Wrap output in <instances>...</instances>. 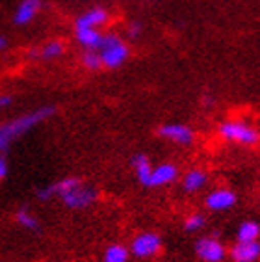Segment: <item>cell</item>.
Masks as SVG:
<instances>
[{
    "label": "cell",
    "instance_id": "6da1fadb",
    "mask_svg": "<svg viewBox=\"0 0 260 262\" xmlns=\"http://www.w3.org/2000/svg\"><path fill=\"white\" fill-rule=\"evenodd\" d=\"M52 197L61 199L65 207L71 210H84L99 199V192L78 177H63L61 181L37 190L39 201H49Z\"/></svg>",
    "mask_w": 260,
    "mask_h": 262
},
{
    "label": "cell",
    "instance_id": "7a4b0ae2",
    "mask_svg": "<svg viewBox=\"0 0 260 262\" xmlns=\"http://www.w3.org/2000/svg\"><path fill=\"white\" fill-rule=\"evenodd\" d=\"M56 110H58L56 106H41V108L28 112L25 116L2 123V125H0V151L6 152L8 147H10L17 138L25 136L26 132H30L32 128H35V126L41 125L43 121L50 119V117L56 114Z\"/></svg>",
    "mask_w": 260,
    "mask_h": 262
},
{
    "label": "cell",
    "instance_id": "3957f363",
    "mask_svg": "<svg viewBox=\"0 0 260 262\" xmlns=\"http://www.w3.org/2000/svg\"><path fill=\"white\" fill-rule=\"evenodd\" d=\"M99 58L106 69H119L126 63L130 56V47L121 35L106 34L102 35V43L99 47Z\"/></svg>",
    "mask_w": 260,
    "mask_h": 262
},
{
    "label": "cell",
    "instance_id": "277c9868",
    "mask_svg": "<svg viewBox=\"0 0 260 262\" xmlns=\"http://www.w3.org/2000/svg\"><path fill=\"white\" fill-rule=\"evenodd\" d=\"M218 134H220L221 140L247 147L256 145L260 140L258 128L253 126L251 123L244 121V119H227V121L220 123Z\"/></svg>",
    "mask_w": 260,
    "mask_h": 262
},
{
    "label": "cell",
    "instance_id": "5b68a950",
    "mask_svg": "<svg viewBox=\"0 0 260 262\" xmlns=\"http://www.w3.org/2000/svg\"><path fill=\"white\" fill-rule=\"evenodd\" d=\"M162 249V236L155 231H143L136 234L128 251L136 258H153Z\"/></svg>",
    "mask_w": 260,
    "mask_h": 262
},
{
    "label": "cell",
    "instance_id": "8992f818",
    "mask_svg": "<svg viewBox=\"0 0 260 262\" xmlns=\"http://www.w3.org/2000/svg\"><path fill=\"white\" fill-rule=\"evenodd\" d=\"M193 249L203 262H223L229 255L225 244L215 236H201L195 242Z\"/></svg>",
    "mask_w": 260,
    "mask_h": 262
},
{
    "label": "cell",
    "instance_id": "52a82bcc",
    "mask_svg": "<svg viewBox=\"0 0 260 262\" xmlns=\"http://www.w3.org/2000/svg\"><path fill=\"white\" fill-rule=\"evenodd\" d=\"M158 136L180 147H188L195 141V132L186 123H165L158 128Z\"/></svg>",
    "mask_w": 260,
    "mask_h": 262
},
{
    "label": "cell",
    "instance_id": "ba28073f",
    "mask_svg": "<svg viewBox=\"0 0 260 262\" xmlns=\"http://www.w3.org/2000/svg\"><path fill=\"white\" fill-rule=\"evenodd\" d=\"M236 203H238V195L230 188H214L205 197V207L212 212H227L234 208Z\"/></svg>",
    "mask_w": 260,
    "mask_h": 262
},
{
    "label": "cell",
    "instance_id": "9c48e42d",
    "mask_svg": "<svg viewBox=\"0 0 260 262\" xmlns=\"http://www.w3.org/2000/svg\"><path fill=\"white\" fill-rule=\"evenodd\" d=\"M179 177H180V171H179V167H177V164H173V162H162L158 166H153L147 188L169 186V184H173Z\"/></svg>",
    "mask_w": 260,
    "mask_h": 262
},
{
    "label": "cell",
    "instance_id": "30bf717a",
    "mask_svg": "<svg viewBox=\"0 0 260 262\" xmlns=\"http://www.w3.org/2000/svg\"><path fill=\"white\" fill-rule=\"evenodd\" d=\"M43 8V0H20L13 13V23L15 26H28L34 23V19L39 15Z\"/></svg>",
    "mask_w": 260,
    "mask_h": 262
},
{
    "label": "cell",
    "instance_id": "8fae6325",
    "mask_svg": "<svg viewBox=\"0 0 260 262\" xmlns=\"http://www.w3.org/2000/svg\"><path fill=\"white\" fill-rule=\"evenodd\" d=\"M110 20V13L104 8H90L88 11H84L82 15H78L75 19V28H99L104 26Z\"/></svg>",
    "mask_w": 260,
    "mask_h": 262
},
{
    "label": "cell",
    "instance_id": "7c38bea8",
    "mask_svg": "<svg viewBox=\"0 0 260 262\" xmlns=\"http://www.w3.org/2000/svg\"><path fill=\"white\" fill-rule=\"evenodd\" d=\"M229 257L232 262H256L260 257V244L256 242H236L230 247Z\"/></svg>",
    "mask_w": 260,
    "mask_h": 262
},
{
    "label": "cell",
    "instance_id": "4fadbf2b",
    "mask_svg": "<svg viewBox=\"0 0 260 262\" xmlns=\"http://www.w3.org/2000/svg\"><path fill=\"white\" fill-rule=\"evenodd\" d=\"M206 184H208V173L205 169H199V167L186 171L184 177H182V188H184L186 193L201 192Z\"/></svg>",
    "mask_w": 260,
    "mask_h": 262
},
{
    "label": "cell",
    "instance_id": "5bb4252c",
    "mask_svg": "<svg viewBox=\"0 0 260 262\" xmlns=\"http://www.w3.org/2000/svg\"><path fill=\"white\" fill-rule=\"evenodd\" d=\"M76 41L84 47L85 51H99L102 43V35L99 28H76Z\"/></svg>",
    "mask_w": 260,
    "mask_h": 262
},
{
    "label": "cell",
    "instance_id": "9a60e30c",
    "mask_svg": "<svg viewBox=\"0 0 260 262\" xmlns=\"http://www.w3.org/2000/svg\"><path fill=\"white\" fill-rule=\"evenodd\" d=\"M132 169H134L136 177H138V181L147 186L149 184V177H150V171H153V162L147 155L143 152H138L132 157Z\"/></svg>",
    "mask_w": 260,
    "mask_h": 262
},
{
    "label": "cell",
    "instance_id": "2e32d148",
    "mask_svg": "<svg viewBox=\"0 0 260 262\" xmlns=\"http://www.w3.org/2000/svg\"><path fill=\"white\" fill-rule=\"evenodd\" d=\"M260 236V225L255 220H245L238 225L236 242H256Z\"/></svg>",
    "mask_w": 260,
    "mask_h": 262
},
{
    "label": "cell",
    "instance_id": "e0dca14e",
    "mask_svg": "<svg viewBox=\"0 0 260 262\" xmlns=\"http://www.w3.org/2000/svg\"><path fill=\"white\" fill-rule=\"evenodd\" d=\"M65 52V43L60 39H50L45 45L39 47V60H58Z\"/></svg>",
    "mask_w": 260,
    "mask_h": 262
},
{
    "label": "cell",
    "instance_id": "ac0fdd59",
    "mask_svg": "<svg viewBox=\"0 0 260 262\" xmlns=\"http://www.w3.org/2000/svg\"><path fill=\"white\" fill-rule=\"evenodd\" d=\"M130 251L123 244H110L102 253V262H128Z\"/></svg>",
    "mask_w": 260,
    "mask_h": 262
},
{
    "label": "cell",
    "instance_id": "d6986e66",
    "mask_svg": "<svg viewBox=\"0 0 260 262\" xmlns=\"http://www.w3.org/2000/svg\"><path fill=\"white\" fill-rule=\"evenodd\" d=\"M15 220L20 227L26 229V231H39V220L28 208H19L15 214Z\"/></svg>",
    "mask_w": 260,
    "mask_h": 262
},
{
    "label": "cell",
    "instance_id": "ffe728a7",
    "mask_svg": "<svg viewBox=\"0 0 260 262\" xmlns=\"http://www.w3.org/2000/svg\"><path fill=\"white\" fill-rule=\"evenodd\" d=\"M205 225H206V217H205V214H201V212H193L190 216H186V220H184L186 232H199L205 229Z\"/></svg>",
    "mask_w": 260,
    "mask_h": 262
},
{
    "label": "cell",
    "instance_id": "44dd1931",
    "mask_svg": "<svg viewBox=\"0 0 260 262\" xmlns=\"http://www.w3.org/2000/svg\"><path fill=\"white\" fill-rule=\"evenodd\" d=\"M82 66H84L88 71H93V73H95V71H99V69H102L99 52H97V51H85L84 56H82Z\"/></svg>",
    "mask_w": 260,
    "mask_h": 262
},
{
    "label": "cell",
    "instance_id": "7402d4cb",
    "mask_svg": "<svg viewBox=\"0 0 260 262\" xmlns=\"http://www.w3.org/2000/svg\"><path fill=\"white\" fill-rule=\"evenodd\" d=\"M126 35H128V39H138L141 35V23L132 20V23L126 26Z\"/></svg>",
    "mask_w": 260,
    "mask_h": 262
},
{
    "label": "cell",
    "instance_id": "603a6c76",
    "mask_svg": "<svg viewBox=\"0 0 260 262\" xmlns=\"http://www.w3.org/2000/svg\"><path fill=\"white\" fill-rule=\"evenodd\" d=\"M8 160H6V155L2 151H0V181H4L6 175H8Z\"/></svg>",
    "mask_w": 260,
    "mask_h": 262
},
{
    "label": "cell",
    "instance_id": "cb8c5ba5",
    "mask_svg": "<svg viewBox=\"0 0 260 262\" xmlns=\"http://www.w3.org/2000/svg\"><path fill=\"white\" fill-rule=\"evenodd\" d=\"M11 102H13V97L11 95H0V110H4V108L11 106Z\"/></svg>",
    "mask_w": 260,
    "mask_h": 262
},
{
    "label": "cell",
    "instance_id": "d4e9b609",
    "mask_svg": "<svg viewBox=\"0 0 260 262\" xmlns=\"http://www.w3.org/2000/svg\"><path fill=\"white\" fill-rule=\"evenodd\" d=\"M8 49V37L4 34H0V52H4Z\"/></svg>",
    "mask_w": 260,
    "mask_h": 262
},
{
    "label": "cell",
    "instance_id": "484cf974",
    "mask_svg": "<svg viewBox=\"0 0 260 262\" xmlns=\"http://www.w3.org/2000/svg\"><path fill=\"white\" fill-rule=\"evenodd\" d=\"M28 58L30 60H39V49H30L28 51Z\"/></svg>",
    "mask_w": 260,
    "mask_h": 262
}]
</instances>
